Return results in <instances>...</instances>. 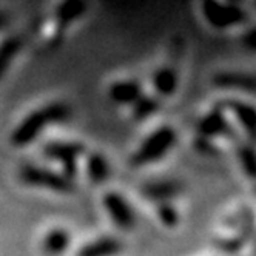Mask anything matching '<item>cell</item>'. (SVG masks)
<instances>
[{"label":"cell","mask_w":256,"mask_h":256,"mask_svg":"<svg viewBox=\"0 0 256 256\" xmlns=\"http://www.w3.org/2000/svg\"><path fill=\"white\" fill-rule=\"evenodd\" d=\"M71 116V108L64 102H51L42 108L34 110L14 128L11 134V144L14 147H26L32 144L46 126L62 124Z\"/></svg>","instance_id":"6da1fadb"},{"label":"cell","mask_w":256,"mask_h":256,"mask_svg":"<svg viewBox=\"0 0 256 256\" xmlns=\"http://www.w3.org/2000/svg\"><path fill=\"white\" fill-rule=\"evenodd\" d=\"M176 142H178V133L172 125L158 126L154 132H152L142 140V144L132 154L130 159L132 166L139 168L159 162L173 150Z\"/></svg>","instance_id":"7a4b0ae2"},{"label":"cell","mask_w":256,"mask_h":256,"mask_svg":"<svg viewBox=\"0 0 256 256\" xmlns=\"http://www.w3.org/2000/svg\"><path fill=\"white\" fill-rule=\"evenodd\" d=\"M19 179L28 187L44 188L56 193H72L76 188L74 180L68 179L62 173L46 167L32 166V164H26L19 170Z\"/></svg>","instance_id":"3957f363"},{"label":"cell","mask_w":256,"mask_h":256,"mask_svg":"<svg viewBox=\"0 0 256 256\" xmlns=\"http://www.w3.org/2000/svg\"><path fill=\"white\" fill-rule=\"evenodd\" d=\"M200 14L214 30H228L246 20L242 5H234L227 0H200Z\"/></svg>","instance_id":"277c9868"},{"label":"cell","mask_w":256,"mask_h":256,"mask_svg":"<svg viewBox=\"0 0 256 256\" xmlns=\"http://www.w3.org/2000/svg\"><path fill=\"white\" fill-rule=\"evenodd\" d=\"M104 208L112 219V222L124 232L133 230L138 224V218L133 206L119 192H106L102 199Z\"/></svg>","instance_id":"5b68a950"},{"label":"cell","mask_w":256,"mask_h":256,"mask_svg":"<svg viewBox=\"0 0 256 256\" xmlns=\"http://www.w3.org/2000/svg\"><path fill=\"white\" fill-rule=\"evenodd\" d=\"M88 11L86 0H60L54 6L52 11V25H54V38H62V34Z\"/></svg>","instance_id":"8992f818"},{"label":"cell","mask_w":256,"mask_h":256,"mask_svg":"<svg viewBox=\"0 0 256 256\" xmlns=\"http://www.w3.org/2000/svg\"><path fill=\"white\" fill-rule=\"evenodd\" d=\"M212 84L222 91H233L238 94L256 96V74L246 71H219L213 76Z\"/></svg>","instance_id":"52a82bcc"},{"label":"cell","mask_w":256,"mask_h":256,"mask_svg":"<svg viewBox=\"0 0 256 256\" xmlns=\"http://www.w3.org/2000/svg\"><path fill=\"white\" fill-rule=\"evenodd\" d=\"M219 106L236 120L250 142H256V105L242 99H227Z\"/></svg>","instance_id":"ba28073f"},{"label":"cell","mask_w":256,"mask_h":256,"mask_svg":"<svg viewBox=\"0 0 256 256\" xmlns=\"http://www.w3.org/2000/svg\"><path fill=\"white\" fill-rule=\"evenodd\" d=\"M230 132L232 126L227 119V113L221 106L212 110L198 122V136L204 142H212L218 138H226L230 134Z\"/></svg>","instance_id":"9c48e42d"},{"label":"cell","mask_w":256,"mask_h":256,"mask_svg":"<svg viewBox=\"0 0 256 256\" xmlns=\"http://www.w3.org/2000/svg\"><path fill=\"white\" fill-rule=\"evenodd\" d=\"M142 196L150 200L153 204L160 202H168V200H174L184 193V184L174 179H159L147 182L140 188Z\"/></svg>","instance_id":"30bf717a"},{"label":"cell","mask_w":256,"mask_h":256,"mask_svg":"<svg viewBox=\"0 0 256 256\" xmlns=\"http://www.w3.org/2000/svg\"><path fill=\"white\" fill-rule=\"evenodd\" d=\"M42 152L48 159H52L59 164H64L68 160H79V158H82L85 154L86 148L82 142L50 140L44 145Z\"/></svg>","instance_id":"8fae6325"},{"label":"cell","mask_w":256,"mask_h":256,"mask_svg":"<svg viewBox=\"0 0 256 256\" xmlns=\"http://www.w3.org/2000/svg\"><path fill=\"white\" fill-rule=\"evenodd\" d=\"M144 94V86L136 79L116 80L108 88V98L119 105H133Z\"/></svg>","instance_id":"7c38bea8"},{"label":"cell","mask_w":256,"mask_h":256,"mask_svg":"<svg viewBox=\"0 0 256 256\" xmlns=\"http://www.w3.org/2000/svg\"><path fill=\"white\" fill-rule=\"evenodd\" d=\"M152 82L154 88V94L159 99L172 98L179 86V72L170 65H162L154 71Z\"/></svg>","instance_id":"4fadbf2b"},{"label":"cell","mask_w":256,"mask_h":256,"mask_svg":"<svg viewBox=\"0 0 256 256\" xmlns=\"http://www.w3.org/2000/svg\"><path fill=\"white\" fill-rule=\"evenodd\" d=\"M124 252V242L114 236H102L84 244L76 256H119Z\"/></svg>","instance_id":"5bb4252c"},{"label":"cell","mask_w":256,"mask_h":256,"mask_svg":"<svg viewBox=\"0 0 256 256\" xmlns=\"http://www.w3.org/2000/svg\"><path fill=\"white\" fill-rule=\"evenodd\" d=\"M70 244L71 236L65 228H52L44 238L42 250L46 256H60L70 248Z\"/></svg>","instance_id":"9a60e30c"},{"label":"cell","mask_w":256,"mask_h":256,"mask_svg":"<svg viewBox=\"0 0 256 256\" xmlns=\"http://www.w3.org/2000/svg\"><path fill=\"white\" fill-rule=\"evenodd\" d=\"M85 170H86L88 179L96 186L104 184V182L110 178V173H112V168H110V164H108L106 158L96 152L90 153L86 156Z\"/></svg>","instance_id":"2e32d148"},{"label":"cell","mask_w":256,"mask_h":256,"mask_svg":"<svg viewBox=\"0 0 256 256\" xmlns=\"http://www.w3.org/2000/svg\"><path fill=\"white\" fill-rule=\"evenodd\" d=\"M22 46L24 42L19 36H10V38L0 40V80L5 78L6 71L10 70L17 54L20 52Z\"/></svg>","instance_id":"e0dca14e"},{"label":"cell","mask_w":256,"mask_h":256,"mask_svg":"<svg viewBox=\"0 0 256 256\" xmlns=\"http://www.w3.org/2000/svg\"><path fill=\"white\" fill-rule=\"evenodd\" d=\"M132 106H133V110H132L133 119L134 120H145L150 116H153L159 110V98L156 94L147 96L144 93Z\"/></svg>","instance_id":"ac0fdd59"},{"label":"cell","mask_w":256,"mask_h":256,"mask_svg":"<svg viewBox=\"0 0 256 256\" xmlns=\"http://www.w3.org/2000/svg\"><path fill=\"white\" fill-rule=\"evenodd\" d=\"M238 160H240V167L244 174L256 180V148L252 142L241 145L238 150Z\"/></svg>","instance_id":"d6986e66"},{"label":"cell","mask_w":256,"mask_h":256,"mask_svg":"<svg viewBox=\"0 0 256 256\" xmlns=\"http://www.w3.org/2000/svg\"><path fill=\"white\" fill-rule=\"evenodd\" d=\"M156 216L159 219V222L164 227H167V228L178 227L179 226V221H180L179 210H178V207H174L173 200L156 204Z\"/></svg>","instance_id":"ffe728a7"},{"label":"cell","mask_w":256,"mask_h":256,"mask_svg":"<svg viewBox=\"0 0 256 256\" xmlns=\"http://www.w3.org/2000/svg\"><path fill=\"white\" fill-rule=\"evenodd\" d=\"M242 45L248 50V51H253L256 52V26L247 30L242 36V39H241Z\"/></svg>","instance_id":"44dd1931"},{"label":"cell","mask_w":256,"mask_h":256,"mask_svg":"<svg viewBox=\"0 0 256 256\" xmlns=\"http://www.w3.org/2000/svg\"><path fill=\"white\" fill-rule=\"evenodd\" d=\"M62 166V174L64 176H66L68 179H71V180H74V178L78 176V173H79V166H78V160H68V162H64V164H60Z\"/></svg>","instance_id":"7402d4cb"},{"label":"cell","mask_w":256,"mask_h":256,"mask_svg":"<svg viewBox=\"0 0 256 256\" xmlns=\"http://www.w3.org/2000/svg\"><path fill=\"white\" fill-rule=\"evenodd\" d=\"M5 22H6V17L4 12H0V30H2L5 26Z\"/></svg>","instance_id":"603a6c76"},{"label":"cell","mask_w":256,"mask_h":256,"mask_svg":"<svg viewBox=\"0 0 256 256\" xmlns=\"http://www.w3.org/2000/svg\"><path fill=\"white\" fill-rule=\"evenodd\" d=\"M253 5H254V8H256V0H253Z\"/></svg>","instance_id":"cb8c5ba5"},{"label":"cell","mask_w":256,"mask_h":256,"mask_svg":"<svg viewBox=\"0 0 256 256\" xmlns=\"http://www.w3.org/2000/svg\"><path fill=\"white\" fill-rule=\"evenodd\" d=\"M254 253H256V246H254Z\"/></svg>","instance_id":"d4e9b609"}]
</instances>
